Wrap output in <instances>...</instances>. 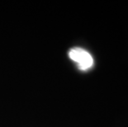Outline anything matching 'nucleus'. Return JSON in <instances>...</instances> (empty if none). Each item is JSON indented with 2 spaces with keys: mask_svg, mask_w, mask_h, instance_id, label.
Wrapping results in <instances>:
<instances>
[{
  "mask_svg": "<svg viewBox=\"0 0 128 127\" xmlns=\"http://www.w3.org/2000/svg\"><path fill=\"white\" fill-rule=\"evenodd\" d=\"M69 57L77 63L78 69L88 70L94 65V59L88 51L80 47H74L69 51Z\"/></svg>",
  "mask_w": 128,
  "mask_h": 127,
  "instance_id": "f257e3e1",
  "label": "nucleus"
}]
</instances>
